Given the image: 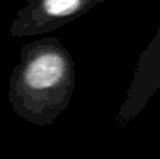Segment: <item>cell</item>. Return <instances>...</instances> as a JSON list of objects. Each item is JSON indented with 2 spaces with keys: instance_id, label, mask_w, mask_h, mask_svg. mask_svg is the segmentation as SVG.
<instances>
[{
  "instance_id": "cell-3",
  "label": "cell",
  "mask_w": 160,
  "mask_h": 159,
  "mask_svg": "<svg viewBox=\"0 0 160 159\" xmlns=\"http://www.w3.org/2000/svg\"><path fill=\"white\" fill-rule=\"evenodd\" d=\"M160 90V25L148 47L141 52L124 101L117 115L118 127H127L142 110L150 99Z\"/></svg>"
},
{
  "instance_id": "cell-2",
  "label": "cell",
  "mask_w": 160,
  "mask_h": 159,
  "mask_svg": "<svg viewBox=\"0 0 160 159\" xmlns=\"http://www.w3.org/2000/svg\"><path fill=\"white\" fill-rule=\"evenodd\" d=\"M104 0H25L10 24V37L49 34L87 14Z\"/></svg>"
},
{
  "instance_id": "cell-1",
  "label": "cell",
  "mask_w": 160,
  "mask_h": 159,
  "mask_svg": "<svg viewBox=\"0 0 160 159\" xmlns=\"http://www.w3.org/2000/svg\"><path fill=\"white\" fill-rule=\"evenodd\" d=\"M76 86V70L68 48L56 37H44L20 49L8 80L10 107L38 127L52 126L68 109Z\"/></svg>"
}]
</instances>
